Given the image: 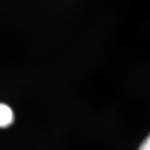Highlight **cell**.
Wrapping results in <instances>:
<instances>
[{
  "label": "cell",
  "mask_w": 150,
  "mask_h": 150,
  "mask_svg": "<svg viewBox=\"0 0 150 150\" xmlns=\"http://www.w3.org/2000/svg\"><path fill=\"white\" fill-rule=\"evenodd\" d=\"M138 150H150V133L141 143Z\"/></svg>",
  "instance_id": "cell-2"
},
{
  "label": "cell",
  "mask_w": 150,
  "mask_h": 150,
  "mask_svg": "<svg viewBox=\"0 0 150 150\" xmlns=\"http://www.w3.org/2000/svg\"><path fill=\"white\" fill-rule=\"evenodd\" d=\"M14 120V114L11 108L0 103V127L5 128L10 125Z\"/></svg>",
  "instance_id": "cell-1"
}]
</instances>
